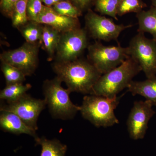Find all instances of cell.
<instances>
[{
    "label": "cell",
    "instance_id": "22",
    "mask_svg": "<svg viewBox=\"0 0 156 156\" xmlns=\"http://www.w3.org/2000/svg\"><path fill=\"white\" fill-rule=\"evenodd\" d=\"M1 70L2 72L6 85L23 83L26 80L25 74L21 71L14 66L2 62Z\"/></svg>",
    "mask_w": 156,
    "mask_h": 156
},
{
    "label": "cell",
    "instance_id": "14",
    "mask_svg": "<svg viewBox=\"0 0 156 156\" xmlns=\"http://www.w3.org/2000/svg\"><path fill=\"white\" fill-rule=\"evenodd\" d=\"M127 89L132 95L142 96L153 106H156V75L144 81L133 80Z\"/></svg>",
    "mask_w": 156,
    "mask_h": 156
},
{
    "label": "cell",
    "instance_id": "17",
    "mask_svg": "<svg viewBox=\"0 0 156 156\" xmlns=\"http://www.w3.org/2000/svg\"><path fill=\"white\" fill-rule=\"evenodd\" d=\"M61 34L49 26L44 25L43 27L42 43L50 58L56 54Z\"/></svg>",
    "mask_w": 156,
    "mask_h": 156
},
{
    "label": "cell",
    "instance_id": "9",
    "mask_svg": "<svg viewBox=\"0 0 156 156\" xmlns=\"http://www.w3.org/2000/svg\"><path fill=\"white\" fill-rule=\"evenodd\" d=\"M85 19L86 29L90 36L95 40L105 42L118 41L121 33L132 27L131 24H116L112 20L98 15L90 9H88Z\"/></svg>",
    "mask_w": 156,
    "mask_h": 156
},
{
    "label": "cell",
    "instance_id": "24",
    "mask_svg": "<svg viewBox=\"0 0 156 156\" xmlns=\"http://www.w3.org/2000/svg\"><path fill=\"white\" fill-rule=\"evenodd\" d=\"M142 0H121L118 11V16H122L128 13H139L146 7Z\"/></svg>",
    "mask_w": 156,
    "mask_h": 156
},
{
    "label": "cell",
    "instance_id": "29",
    "mask_svg": "<svg viewBox=\"0 0 156 156\" xmlns=\"http://www.w3.org/2000/svg\"><path fill=\"white\" fill-rule=\"evenodd\" d=\"M152 4L153 7L156 8V0H151Z\"/></svg>",
    "mask_w": 156,
    "mask_h": 156
},
{
    "label": "cell",
    "instance_id": "16",
    "mask_svg": "<svg viewBox=\"0 0 156 156\" xmlns=\"http://www.w3.org/2000/svg\"><path fill=\"white\" fill-rule=\"evenodd\" d=\"M36 145L41 146L40 156H65L67 146L56 139L49 140L45 136L35 140Z\"/></svg>",
    "mask_w": 156,
    "mask_h": 156
},
{
    "label": "cell",
    "instance_id": "11",
    "mask_svg": "<svg viewBox=\"0 0 156 156\" xmlns=\"http://www.w3.org/2000/svg\"><path fill=\"white\" fill-rule=\"evenodd\" d=\"M153 106L147 100L134 101L127 121V130L131 139L144 138L149 122L156 113Z\"/></svg>",
    "mask_w": 156,
    "mask_h": 156
},
{
    "label": "cell",
    "instance_id": "26",
    "mask_svg": "<svg viewBox=\"0 0 156 156\" xmlns=\"http://www.w3.org/2000/svg\"><path fill=\"white\" fill-rule=\"evenodd\" d=\"M19 0H1V10L5 16L11 17L16 4Z\"/></svg>",
    "mask_w": 156,
    "mask_h": 156
},
{
    "label": "cell",
    "instance_id": "1",
    "mask_svg": "<svg viewBox=\"0 0 156 156\" xmlns=\"http://www.w3.org/2000/svg\"><path fill=\"white\" fill-rule=\"evenodd\" d=\"M52 68L56 76L64 82L71 92L90 95L102 75L88 60L77 59L66 62H54Z\"/></svg>",
    "mask_w": 156,
    "mask_h": 156
},
{
    "label": "cell",
    "instance_id": "28",
    "mask_svg": "<svg viewBox=\"0 0 156 156\" xmlns=\"http://www.w3.org/2000/svg\"><path fill=\"white\" fill-rule=\"evenodd\" d=\"M61 1L62 0H42V2L44 3L46 6L50 7H52Z\"/></svg>",
    "mask_w": 156,
    "mask_h": 156
},
{
    "label": "cell",
    "instance_id": "12",
    "mask_svg": "<svg viewBox=\"0 0 156 156\" xmlns=\"http://www.w3.org/2000/svg\"><path fill=\"white\" fill-rule=\"evenodd\" d=\"M37 22L49 26L61 33L80 27L78 18L62 15L56 13L52 7L45 5H43Z\"/></svg>",
    "mask_w": 156,
    "mask_h": 156
},
{
    "label": "cell",
    "instance_id": "10",
    "mask_svg": "<svg viewBox=\"0 0 156 156\" xmlns=\"http://www.w3.org/2000/svg\"><path fill=\"white\" fill-rule=\"evenodd\" d=\"M46 105L44 99H37L26 93L15 101L2 105L0 111L15 114L27 126L37 131L38 129L37 121L39 116Z\"/></svg>",
    "mask_w": 156,
    "mask_h": 156
},
{
    "label": "cell",
    "instance_id": "20",
    "mask_svg": "<svg viewBox=\"0 0 156 156\" xmlns=\"http://www.w3.org/2000/svg\"><path fill=\"white\" fill-rule=\"evenodd\" d=\"M28 0H19L14 8L11 16L12 24L19 29L29 21L27 15V4Z\"/></svg>",
    "mask_w": 156,
    "mask_h": 156
},
{
    "label": "cell",
    "instance_id": "23",
    "mask_svg": "<svg viewBox=\"0 0 156 156\" xmlns=\"http://www.w3.org/2000/svg\"><path fill=\"white\" fill-rule=\"evenodd\" d=\"M52 8L56 13L67 17L78 18L82 14V11L69 0H62Z\"/></svg>",
    "mask_w": 156,
    "mask_h": 156
},
{
    "label": "cell",
    "instance_id": "2",
    "mask_svg": "<svg viewBox=\"0 0 156 156\" xmlns=\"http://www.w3.org/2000/svg\"><path fill=\"white\" fill-rule=\"evenodd\" d=\"M141 71L139 65L130 56L118 67L102 74L90 95L116 97L123 89L128 88L133 78Z\"/></svg>",
    "mask_w": 156,
    "mask_h": 156
},
{
    "label": "cell",
    "instance_id": "18",
    "mask_svg": "<svg viewBox=\"0 0 156 156\" xmlns=\"http://www.w3.org/2000/svg\"><path fill=\"white\" fill-rule=\"evenodd\" d=\"M31 87L30 84L23 85V83L6 85L0 92V98L6 101L8 103L13 102L27 93Z\"/></svg>",
    "mask_w": 156,
    "mask_h": 156
},
{
    "label": "cell",
    "instance_id": "3",
    "mask_svg": "<svg viewBox=\"0 0 156 156\" xmlns=\"http://www.w3.org/2000/svg\"><path fill=\"white\" fill-rule=\"evenodd\" d=\"M120 98L118 96L85 95L80 106V112L85 119L97 128L112 127L119 123L115 110L119 103Z\"/></svg>",
    "mask_w": 156,
    "mask_h": 156
},
{
    "label": "cell",
    "instance_id": "5",
    "mask_svg": "<svg viewBox=\"0 0 156 156\" xmlns=\"http://www.w3.org/2000/svg\"><path fill=\"white\" fill-rule=\"evenodd\" d=\"M87 48L88 60L102 75L118 67L130 57L128 47L120 45L105 46L96 41Z\"/></svg>",
    "mask_w": 156,
    "mask_h": 156
},
{
    "label": "cell",
    "instance_id": "27",
    "mask_svg": "<svg viewBox=\"0 0 156 156\" xmlns=\"http://www.w3.org/2000/svg\"><path fill=\"white\" fill-rule=\"evenodd\" d=\"M82 11L89 9L94 0H69Z\"/></svg>",
    "mask_w": 156,
    "mask_h": 156
},
{
    "label": "cell",
    "instance_id": "13",
    "mask_svg": "<svg viewBox=\"0 0 156 156\" xmlns=\"http://www.w3.org/2000/svg\"><path fill=\"white\" fill-rule=\"evenodd\" d=\"M0 128L5 132L17 135L27 134L33 137L34 140L38 137L36 131L27 126L17 115L11 112H1Z\"/></svg>",
    "mask_w": 156,
    "mask_h": 156
},
{
    "label": "cell",
    "instance_id": "7",
    "mask_svg": "<svg viewBox=\"0 0 156 156\" xmlns=\"http://www.w3.org/2000/svg\"><path fill=\"white\" fill-rule=\"evenodd\" d=\"M41 44L26 42L17 49L2 53L0 56L1 61L18 69L26 76L32 75L38 64L39 49Z\"/></svg>",
    "mask_w": 156,
    "mask_h": 156
},
{
    "label": "cell",
    "instance_id": "6",
    "mask_svg": "<svg viewBox=\"0 0 156 156\" xmlns=\"http://www.w3.org/2000/svg\"><path fill=\"white\" fill-rule=\"evenodd\" d=\"M128 48L130 56L139 65L147 78L156 75V41L138 32Z\"/></svg>",
    "mask_w": 156,
    "mask_h": 156
},
{
    "label": "cell",
    "instance_id": "25",
    "mask_svg": "<svg viewBox=\"0 0 156 156\" xmlns=\"http://www.w3.org/2000/svg\"><path fill=\"white\" fill-rule=\"evenodd\" d=\"M42 0H28L27 4V15L29 21L37 22L41 12L43 5Z\"/></svg>",
    "mask_w": 156,
    "mask_h": 156
},
{
    "label": "cell",
    "instance_id": "21",
    "mask_svg": "<svg viewBox=\"0 0 156 156\" xmlns=\"http://www.w3.org/2000/svg\"><path fill=\"white\" fill-rule=\"evenodd\" d=\"M121 0H95V9L102 15L118 20V11Z\"/></svg>",
    "mask_w": 156,
    "mask_h": 156
},
{
    "label": "cell",
    "instance_id": "4",
    "mask_svg": "<svg viewBox=\"0 0 156 156\" xmlns=\"http://www.w3.org/2000/svg\"><path fill=\"white\" fill-rule=\"evenodd\" d=\"M62 81L57 76L47 80L43 84V93L50 114L54 119L69 120L73 119L80 107L73 103L71 92L62 86Z\"/></svg>",
    "mask_w": 156,
    "mask_h": 156
},
{
    "label": "cell",
    "instance_id": "8",
    "mask_svg": "<svg viewBox=\"0 0 156 156\" xmlns=\"http://www.w3.org/2000/svg\"><path fill=\"white\" fill-rule=\"evenodd\" d=\"M88 46L86 28L80 27L62 33L56 50V62H66L77 59Z\"/></svg>",
    "mask_w": 156,
    "mask_h": 156
},
{
    "label": "cell",
    "instance_id": "15",
    "mask_svg": "<svg viewBox=\"0 0 156 156\" xmlns=\"http://www.w3.org/2000/svg\"><path fill=\"white\" fill-rule=\"evenodd\" d=\"M138 32L147 33L156 41V8L152 7L147 11L142 10L137 13Z\"/></svg>",
    "mask_w": 156,
    "mask_h": 156
},
{
    "label": "cell",
    "instance_id": "19",
    "mask_svg": "<svg viewBox=\"0 0 156 156\" xmlns=\"http://www.w3.org/2000/svg\"><path fill=\"white\" fill-rule=\"evenodd\" d=\"M43 27L44 26L41 23L29 21L19 29L27 42L37 44L42 43Z\"/></svg>",
    "mask_w": 156,
    "mask_h": 156
}]
</instances>
